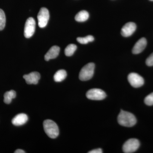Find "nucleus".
I'll list each match as a JSON object with an SVG mask.
<instances>
[{"instance_id":"nucleus-1","label":"nucleus","mask_w":153,"mask_h":153,"mask_svg":"<svg viewBox=\"0 0 153 153\" xmlns=\"http://www.w3.org/2000/svg\"><path fill=\"white\" fill-rule=\"evenodd\" d=\"M117 120L120 125L128 127L133 126L137 123L136 118L133 114L123 110L119 114Z\"/></svg>"},{"instance_id":"nucleus-2","label":"nucleus","mask_w":153,"mask_h":153,"mask_svg":"<svg viewBox=\"0 0 153 153\" xmlns=\"http://www.w3.org/2000/svg\"><path fill=\"white\" fill-rule=\"evenodd\" d=\"M43 126L45 133L51 138H56L59 135V128L57 124L53 121L45 120L43 123Z\"/></svg>"},{"instance_id":"nucleus-3","label":"nucleus","mask_w":153,"mask_h":153,"mask_svg":"<svg viewBox=\"0 0 153 153\" xmlns=\"http://www.w3.org/2000/svg\"><path fill=\"white\" fill-rule=\"evenodd\" d=\"M95 65L93 63H88L82 67L79 74V79L82 81H86L92 78L94 73Z\"/></svg>"},{"instance_id":"nucleus-4","label":"nucleus","mask_w":153,"mask_h":153,"mask_svg":"<svg viewBox=\"0 0 153 153\" xmlns=\"http://www.w3.org/2000/svg\"><path fill=\"white\" fill-rule=\"evenodd\" d=\"M140 146L139 140L135 138L130 139L124 144L123 150L124 153H133L137 151Z\"/></svg>"},{"instance_id":"nucleus-5","label":"nucleus","mask_w":153,"mask_h":153,"mask_svg":"<svg viewBox=\"0 0 153 153\" xmlns=\"http://www.w3.org/2000/svg\"><path fill=\"white\" fill-rule=\"evenodd\" d=\"M38 26L40 28H44L46 27L49 19V10L46 8H41L37 16Z\"/></svg>"},{"instance_id":"nucleus-6","label":"nucleus","mask_w":153,"mask_h":153,"mask_svg":"<svg viewBox=\"0 0 153 153\" xmlns=\"http://www.w3.org/2000/svg\"><path fill=\"white\" fill-rule=\"evenodd\" d=\"M86 97L91 100H100L104 99L106 95L103 90L99 88H93L87 91Z\"/></svg>"},{"instance_id":"nucleus-7","label":"nucleus","mask_w":153,"mask_h":153,"mask_svg":"<svg viewBox=\"0 0 153 153\" xmlns=\"http://www.w3.org/2000/svg\"><path fill=\"white\" fill-rule=\"evenodd\" d=\"M36 23L35 20L32 17L28 18L25 23L24 35L25 38H31L35 33Z\"/></svg>"},{"instance_id":"nucleus-8","label":"nucleus","mask_w":153,"mask_h":153,"mask_svg":"<svg viewBox=\"0 0 153 153\" xmlns=\"http://www.w3.org/2000/svg\"><path fill=\"white\" fill-rule=\"evenodd\" d=\"M128 79L130 84L134 88H139L143 86L144 83V80L142 76L136 73L129 74Z\"/></svg>"},{"instance_id":"nucleus-9","label":"nucleus","mask_w":153,"mask_h":153,"mask_svg":"<svg viewBox=\"0 0 153 153\" xmlns=\"http://www.w3.org/2000/svg\"><path fill=\"white\" fill-rule=\"evenodd\" d=\"M137 26L133 22H128L123 27L121 30V35L123 37H128L133 34L136 30Z\"/></svg>"},{"instance_id":"nucleus-10","label":"nucleus","mask_w":153,"mask_h":153,"mask_svg":"<svg viewBox=\"0 0 153 153\" xmlns=\"http://www.w3.org/2000/svg\"><path fill=\"white\" fill-rule=\"evenodd\" d=\"M26 82L28 84H37L41 78L39 73L36 71L31 72L30 74L23 76Z\"/></svg>"},{"instance_id":"nucleus-11","label":"nucleus","mask_w":153,"mask_h":153,"mask_svg":"<svg viewBox=\"0 0 153 153\" xmlns=\"http://www.w3.org/2000/svg\"><path fill=\"white\" fill-rule=\"evenodd\" d=\"M147 45V41L146 38H142L137 41L132 49V53L138 54L143 51Z\"/></svg>"},{"instance_id":"nucleus-12","label":"nucleus","mask_w":153,"mask_h":153,"mask_svg":"<svg viewBox=\"0 0 153 153\" xmlns=\"http://www.w3.org/2000/svg\"><path fill=\"white\" fill-rule=\"evenodd\" d=\"M28 117L25 114L21 113L17 115L12 120V123L16 126L23 125L27 122Z\"/></svg>"},{"instance_id":"nucleus-13","label":"nucleus","mask_w":153,"mask_h":153,"mask_svg":"<svg viewBox=\"0 0 153 153\" xmlns=\"http://www.w3.org/2000/svg\"><path fill=\"white\" fill-rule=\"evenodd\" d=\"M60 51V47L57 46H53L49 49L44 56L45 60L46 61H49L51 59H55L58 56Z\"/></svg>"},{"instance_id":"nucleus-14","label":"nucleus","mask_w":153,"mask_h":153,"mask_svg":"<svg viewBox=\"0 0 153 153\" xmlns=\"http://www.w3.org/2000/svg\"><path fill=\"white\" fill-rule=\"evenodd\" d=\"M66 71L63 69H60L57 71L54 75V80L56 82H61L66 78Z\"/></svg>"},{"instance_id":"nucleus-15","label":"nucleus","mask_w":153,"mask_h":153,"mask_svg":"<svg viewBox=\"0 0 153 153\" xmlns=\"http://www.w3.org/2000/svg\"><path fill=\"white\" fill-rule=\"evenodd\" d=\"M89 18V14L87 11L82 10L79 12L75 17V20L78 22H84Z\"/></svg>"},{"instance_id":"nucleus-16","label":"nucleus","mask_w":153,"mask_h":153,"mask_svg":"<svg viewBox=\"0 0 153 153\" xmlns=\"http://www.w3.org/2000/svg\"><path fill=\"white\" fill-rule=\"evenodd\" d=\"M16 96V91L14 90H10L7 91L4 95V102L6 104H10L12 100L15 98Z\"/></svg>"},{"instance_id":"nucleus-17","label":"nucleus","mask_w":153,"mask_h":153,"mask_svg":"<svg viewBox=\"0 0 153 153\" xmlns=\"http://www.w3.org/2000/svg\"><path fill=\"white\" fill-rule=\"evenodd\" d=\"M77 47L74 44H70L68 45L65 49V54L66 56H71L74 54L76 51Z\"/></svg>"},{"instance_id":"nucleus-18","label":"nucleus","mask_w":153,"mask_h":153,"mask_svg":"<svg viewBox=\"0 0 153 153\" xmlns=\"http://www.w3.org/2000/svg\"><path fill=\"white\" fill-rule=\"evenodd\" d=\"M94 38L93 36H88L85 37H78L76 38V40L80 44H87L88 42H92L94 41Z\"/></svg>"},{"instance_id":"nucleus-19","label":"nucleus","mask_w":153,"mask_h":153,"mask_svg":"<svg viewBox=\"0 0 153 153\" xmlns=\"http://www.w3.org/2000/svg\"><path fill=\"white\" fill-rule=\"evenodd\" d=\"M6 16L4 12L0 9V31L2 30L5 27Z\"/></svg>"},{"instance_id":"nucleus-20","label":"nucleus","mask_w":153,"mask_h":153,"mask_svg":"<svg viewBox=\"0 0 153 153\" xmlns=\"http://www.w3.org/2000/svg\"><path fill=\"white\" fill-rule=\"evenodd\" d=\"M144 102L146 104L149 106L153 105V92L146 97Z\"/></svg>"},{"instance_id":"nucleus-21","label":"nucleus","mask_w":153,"mask_h":153,"mask_svg":"<svg viewBox=\"0 0 153 153\" xmlns=\"http://www.w3.org/2000/svg\"><path fill=\"white\" fill-rule=\"evenodd\" d=\"M146 64L148 66H153V53H152L146 60Z\"/></svg>"},{"instance_id":"nucleus-22","label":"nucleus","mask_w":153,"mask_h":153,"mask_svg":"<svg viewBox=\"0 0 153 153\" xmlns=\"http://www.w3.org/2000/svg\"><path fill=\"white\" fill-rule=\"evenodd\" d=\"M103 152L102 150L101 149H94L93 150L90 151L88 152V153H102Z\"/></svg>"},{"instance_id":"nucleus-23","label":"nucleus","mask_w":153,"mask_h":153,"mask_svg":"<svg viewBox=\"0 0 153 153\" xmlns=\"http://www.w3.org/2000/svg\"><path fill=\"white\" fill-rule=\"evenodd\" d=\"M15 153H25V152L23 150L20 149H17V150L15 151Z\"/></svg>"},{"instance_id":"nucleus-24","label":"nucleus","mask_w":153,"mask_h":153,"mask_svg":"<svg viewBox=\"0 0 153 153\" xmlns=\"http://www.w3.org/2000/svg\"><path fill=\"white\" fill-rule=\"evenodd\" d=\"M150 1H153V0H150Z\"/></svg>"}]
</instances>
